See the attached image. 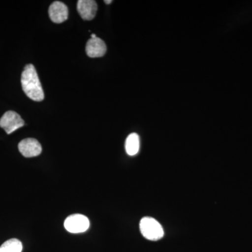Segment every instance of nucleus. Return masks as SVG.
Masks as SVG:
<instances>
[{
    "mask_svg": "<svg viewBox=\"0 0 252 252\" xmlns=\"http://www.w3.org/2000/svg\"><path fill=\"white\" fill-rule=\"evenodd\" d=\"M23 245L19 240L10 239L0 247V252H22Z\"/></svg>",
    "mask_w": 252,
    "mask_h": 252,
    "instance_id": "10",
    "label": "nucleus"
},
{
    "mask_svg": "<svg viewBox=\"0 0 252 252\" xmlns=\"http://www.w3.org/2000/svg\"><path fill=\"white\" fill-rule=\"evenodd\" d=\"M107 51V46L100 38L89 39L86 46V52L90 58H100L104 56Z\"/></svg>",
    "mask_w": 252,
    "mask_h": 252,
    "instance_id": "6",
    "label": "nucleus"
},
{
    "mask_svg": "<svg viewBox=\"0 0 252 252\" xmlns=\"http://www.w3.org/2000/svg\"><path fill=\"white\" fill-rule=\"evenodd\" d=\"M21 85L23 91L29 98L36 102H41L44 99L42 86L33 64H27L23 69L21 74Z\"/></svg>",
    "mask_w": 252,
    "mask_h": 252,
    "instance_id": "1",
    "label": "nucleus"
},
{
    "mask_svg": "<svg viewBox=\"0 0 252 252\" xmlns=\"http://www.w3.org/2000/svg\"><path fill=\"white\" fill-rule=\"evenodd\" d=\"M140 137L137 133H131L126 141V153L129 156H135L140 151Z\"/></svg>",
    "mask_w": 252,
    "mask_h": 252,
    "instance_id": "9",
    "label": "nucleus"
},
{
    "mask_svg": "<svg viewBox=\"0 0 252 252\" xmlns=\"http://www.w3.org/2000/svg\"><path fill=\"white\" fill-rule=\"evenodd\" d=\"M18 149L20 153L26 158L37 157L42 151L40 143L34 138L24 139L20 142Z\"/></svg>",
    "mask_w": 252,
    "mask_h": 252,
    "instance_id": "5",
    "label": "nucleus"
},
{
    "mask_svg": "<svg viewBox=\"0 0 252 252\" xmlns=\"http://www.w3.org/2000/svg\"><path fill=\"white\" fill-rule=\"evenodd\" d=\"M97 5L94 0H79L77 2V11L81 17L86 21H91L95 17Z\"/></svg>",
    "mask_w": 252,
    "mask_h": 252,
    "instance_id": "8",
    "label": "nucleus"
},
{
    "mask_svg": "<svg viewBox=\"0 0 252 252\" xmlns=\"http://www.w3.org/2000/svg\"><path fill=\"white\" fill-rule=\"evenodd\" d=\"M96 37H97V36H96L95 34H93L92 35H91V38H92V39H94V38Z\"/></svg>",
    "mask_w": 252,
    "mask_h": 252,
    "instance_id": "12",
    "label": "nucleus"
},
{
    "mask_svg": "<svg viewBox=\"0 0 252 252\" xmlns=\"http://www.w3.org/2000/svg\"><path fill=\"white\" fill-rule=\"evenodd\" d=\"M64 226L71 233H84L90 227V220L85 215L75 214L67 217L64 220Z\"/></svg>",
    "mask_w": 252,
    "mask_h": 252,
    "instance_id": "3",
    "label": "nucleus"
},
{
    "mask_svg": "<svg viewBox=\"0 0 252 252\" xmlns=\"http://www.w3.org/2000/svg\"><path fill=\"white\" fill-rule=\"evenodd\" d=\"M140 229L144 238L152 241H157L164 236L162 225L152 217H143L140 220Z\"/></svg>",
    "mask_w": 252,
    "mask_h": 252,
    "instance_id": "2",
    "label": "nucleus"
},
{
    "mask_svg": "<svg viewBox=\"0 0 252 252\" xmlns=\"http://www.w3.org/2000/svg\"><path fill=\"white\" fill-rule=\"evenodd\" d=\"M49 15L53 22L55 23H63L68 18L67 6L61 1H54L50 5Z\"/></svg>",
    "mask_w": 252,
    "mask_h": 252,
    "instance_id": "7",
    "label": "nucleus"
},
{
    "mask_svg": "<svg viewBox=\"0 0 252 252\" xmlns=\"http://www.w3.org/2000/svg\"><path fill=\"white\" fill-rule=\"evenodd\" d=\"M112 2V0H109V1H107V0H105V1H104V3H105V4H110Z\"/></svg>",
    "mask_w": 252,
    "mask_h": 252,
    "instance_id": "11",
    "label": "nucleus"
},
{
    "mask_svg": "<svg viewBox=\"0 0 252 252\" xmlns=\"http://www.w3.org/2000/svg\"><path fill=\"white\" fill-rule=\"evenodd\" d=\"M25 125L24 121L17 113L8 111L0 119V127L9 135Z\"/></svg>",
    "mask_w": 252,
    "mask_h": 252,
    "instance_id": "4",
    "label": "nucleus"
}]
</instances>
